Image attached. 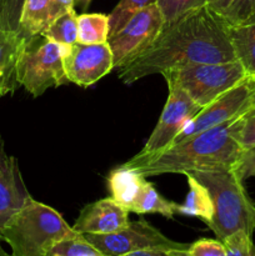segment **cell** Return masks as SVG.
I'll return each instance as SVG.
<instances>
[{"label":"cell","mask_w":255,"mask_h":256,"mask_svg":"<svg viewBox=\"0 0 255 256\" xmlns=\"http://www.w3.org/2000/svg\"><path fill=\"white\" fill-rule=\"evenodd\" d=\"M242 116L198 132L158 154H136L122 165L138 170L145 178L199 170L235 169L244 150L238 142Z\"/></svg>","instance_id":"cell-2"},{"label":"cell","mask_w":255,"mask_h":256,"mask_svg":"<svg viewBox=\"0 0 255 256\" xmlns=\"http://www.w3.org/2000/svg\"><path fill=\"white\" fill-rule=\"evenodd\" d=\"M48 256H105L94 245L90 244L82 234L62 240L54 245Z\"/></svg>","instance_id":"cell-22"},{"label":"cell","mask_w":255,"mask_h":256,"mask_svg":"<svg viewBox=\"0 0 255 256\" xmlns=\"http://www.w3.org/2000/svg\"><path fill=\"white\" fill-rule=\"evenodd\" d=\"M70 8H74V0H50V22Z\"/></svg>","instance_id":"cell-32"},{"label":"cell","mask_w":255,"mask_h":256,"mask_svg":"<svg viewBox=\"0 0 255 256\" xmlns=\"http://www.w3.org/2000/svg\"><path fill=\"white\" fill-rule=\"evenodd\" d=\"M189 174L209 190L214 215L206 225L216 239L224 242L238 232L252 236L255 232V202L248 195L242 184L244 180L236 170H199Z\"/></svg>","instance_id":"cell-3"},{"label":"cell","mask_w":255,"mask_h":256,"mask_svg":"<svg viewBox=\"0 0 255 256\" xmlns=\"http://www.w3.org/2000/svg\"><path fill=\"white\" fill-rule=\"evenodd\" d=\"M222 242L226 248V256H255V245L246 232H235Z\"/></svg>","instance_id":"cell-26"},{"label":"cell","mask_w":255,"mask_h":256,"mask_svg":"<svg viewBox=\"0 0 255 256\" xmlns=\"http://www.w3.org/2000/svg\"><path fill=\"white\" fill-rule=\"evenodd\" d=\"M0 256H10L9 254H8L6 252H5L4 249H2V240H0Z\"/></svg>","instance_id":"cell-35"},{"label":"cell","mask_w":255,"mask_h":256,"mask_svg":"<svg viewBox=\"0 0 255 256\" xmlns=\"http://www.w3.org/2000/svg\"><path fill=\"white\" fill-rule=\"evenodd\" d=\"M169 95L156 126L139 155H154L170 148L188 122L202 109L184 90L168 85Z\"/></svg>","instance_id":"cell-10"},{"label":"cell","mask_w":255,"mask_h":256,"mask_svg":"<svg viewBox=\"0 0 255 256\" xmlns=\"http://www.w3.org/2000/svg\"><path fill=\"white\" fill-rule=\"evenodd\" d=\"M235 60L229 24L205 2L178 19L165 22L156 38L119 68L118 76L125 84H132L172 68Z\"/></svg>","instance_id":"cell-1"},{"label":"cell","mask_w":255,"mask_h":256,"mask_svg":"<svg viewBox=\"0 0 255 256\" xmlns=\"http://www.w3.org/2000/svg\"><path fill=\"white\" fill-rule=\"evenodd\" d=\"M109 35V15L100 12H84L78 16V42L82 44L106 42Z\"/></svg>","instance_id":"cell-20"},{"label":"cell","mask_w":255,"mask_h":256,"mask_svg":"<svg viewBox=\"0 0 255 256\" xmlns=\"http://www.w3.org/2000/svg\"><path fill=\"white\" fill-rule=\"evenodd\" d=\"M238 142L244 150L255 146V104L242 114L238 130Z\"/></svg>","instance_id":"cell-28"},{"label":"cell","mask_w":255,"mask_h":256,"mask_svg":"<svg viewBox=\"0 0 255 256\" xmlns=\"http://www.w3.org/2000/svg\"><path fill=\"white\" fill-rule=\"evenodd\" d=\"M222 18L229 25H239L255 19V0H234Z\"/></svg>","instance_id":"cell-25"},{"label":"cell","mask_w":255,"mask_h":256,"mask_svg":"<svg viewBox=\"0 0 255 256\" xmlns=\"http://www.w3.org/2000/svg\"><path fill=\"white\" fill-rule=\"evenodd\" d=\"M165 19L156 2L142 8L132 14L130 19L108 39L114 68L119 69L156 38Z\"/></svg>","instance_id":"cell-8"},{"label":"cell","mask_w":255,"mask_h":256,"mask_svg":"<svg viewBox=\"0 0 255 256\" xmlns=\"http://www.w3.org/2000/svg\"><path fill=\"white\" fill-rule=\"evenodd\" d=\"M206 0H156L165 22H172L190 10L205 4Z\"/></svg>","instance_id":"cell-24"},{"label":"cell","mask_w":255,"mask_h":256,"mask_svg":"<svg viewBox=\"0 0 255 256\" xmlns=\"http://www.w3.org/2000/svg\"><path fill=\"white\" fill-rule=\"evenodd\" d=\"M78 234L56 210L30 198L6 222L0 240L12 256H48L54 245Z\"/></svg>","instance_id":"cell-4"},{"label":"cell","mask_w":255,"mask_h":256,"mask_svg":"<svg viewBox=\"0 0 255 256\" xmlns=\"http://www.w3.org/2000/svg\"><path fill=\"white\" fill-rule=\"evenodd\" d=\"M184 175L188 179L189 192L185 198V202L179 204V214L198 218L208 224L214 215V205L209 190L192 174L188 172Z\"/></svg>","instance_id":"cell-17"},{"label":"cell","mask_w":255,"mask_h":256,"mask_svg":"<svg viewBox=\"0 0 255 256\" xmlns=\"http://www.w3.org/2000/svg\"><path fill=\"white\" fill-rule=\"evenodd\" d=\"M235 170L242 180L248 178H255V146L242 150Z\"/></svg>","instance_id":"cell-30"},{"label":"cell","mask_w":255,"mask_h":256,"mask_svg":"<svg viewBox=\"0 0 255 256\" xmlns=\"http://www.w3.org/2000/svg\"><path fill=\"white\" fill-rule=\"evenodd\" d=\"M154 2H156V0H120L114 10L109 14L110 35L115 34L130 19L132 14Z\"/></svg>","instance_id":"cell-23"},{"label":"cell","mask_w":255,"mask_h":256,"mask_svg":"<svg viewBox=\"0 0 255 256\" xmlns=\"http://www.w3.org/2000/svg\"><path fill=\"white\" fill-rule=\"evenodd\" d=\"M234 2V0H206V5L210 8V9L212 10V12H215L216 14L219 15H224L225 12L228 10V8L232 5V2Z\"/></svg>","instance_id":"cell-33"},{"label":"cell","mask_w":255,"mask_h":256,"mask_svg":"<svg viewBox=\"0 0 255 256\" xmlns=\"http://www.w3.org/2000/svg\"><path fill=\"white\" fill-rule=\"evenodd\" d=\"M160 74L168 85L184 90L199 106L205 108L249 76L238 60L229 62H200L172 68Z\"/></svg>","instance_id":"cell-5"},{"label":"cell","mask_w":255,"mask_h":256,"mask_svg":"<svg viewBox=\"0 0 255 256\" xmlns=\"http://www.w3.org/2000/svg\"><path fill=\"white\" fill-rule=\"evenodd\" d=\"M145 180L146 179L144 175L140 174L138 170L125 165H119L110 172L108 176V186L112 199L130 210V206Z\"/></svg>","instance_id":"cell-15"},{"label":"cell","mask_w":255,"mask_h":256,"mask_svg":"<svg viewBox=\"0 0 255 256\" xmlns=\"http://www.w3.org/2000/svg\"><path fill=\"white\" fill-rule=\"evenodd\" d=\"M84 238L105 256H122L152 248H189L162 235L146 220L130 222L128 226L112 234H84Z\"/></svg>","instance_id":"cell-9"},{"label":"cell","mask_w":255,"mask_h":256,"mask_svg":"<svg viewBox=\"0 0 255 256\" xmlns=\"http://www.w3.org/2000/svg\"><path fill=\"white\" fill-rule=\"evenodd\" d=\"M255 104V76H246L235 86L202 108L176 136L172 145L200 132L240 116Z\"/></svg>","instance_id":"cell-7"},{"label":"cell","mask_w":255,"mask_h":256,"mask_svg":"<svg viewBox=\"0 0 255 256\" xmlns=\"http://www.w3.org/2000/svg\"><path fill=\"white\" fill-rule=\"evenodd\" d=\"M50 22V0H24L18 32L25 38L40 34Z\"/></svg>","instance_id":"cell-19"},{"label":"cell","mask_w":255,"mask_h":256,"mask_svg":"<svg viewBox=\"0 0 255 256\" xmlns=\"http://www.w3.org/2000/svg\"><path fill=\"white\" fill-rule=\"evenodd\" d=\"M122 256H190L189 248H152Z\"/></svg>","instance_id":"cell-31"},{"label":"cell","mask_w":255,"mask_h":256,"mask_svg":"<svg viewBox=\"0 0 255 256\" xmlns=\"http://www.w3.org/2000/svg\"><path fill=\"white\" fill-rule=\"evenodd\" d=\"M190 256H226V248L219 239H199L189 245Z\"/></svg>","instance_id":"cell-29"},{"label":"cell","mask_w":255,"mask_h":256,"mask_svg":"<svg viewBox=\"0 0 255 256\" xmlns=\"http://www.w3.org/2000/svg\"><path fill=\"white\" fill-rule=\"evenodd\" d=\"M229 38L235 56L250 76H255V19L229 25Z\"/></svg>","instance_id":"cell-16"},{"label":"cell","mask_w":255,"mask_h":256,"mask_svg":"<svg viewBox=\"0 0 255 256\" xmlns=\"http://www.w3.org/2000/svg\"><path fill=\"white\" fill-rule=\"evenodd\" d=\"M90 2H92V0H74V4L80 5L82 9H85V8L89 6Z\"/></svg>","instance_id":"cell-34"},{"label":"cell","mask_w":255,"mask_h":256,"mask_svg":"<svg viewBox=\"0 0 255 256\" xmlns=\"http://www.w3.org/2000/svg\"><path fill=\"white\" fill-rule=\"evenodd\" d=\"M129 210L112 196L85 205L72 229L79 234H112L130 222Z\"/></svg>","instance_id":"cell-13"},{"label":"cell","mask_w":255,"mask_h":256,"mask_svg":"<svg viewBox=\"0 0 255 256\" xmlns=\"http://www.w3.org/2000/svg\"><path fill=\"white\" fill-rule=\"evenodd\" d=\"M40 34L50 42L62 45H72L78 42V15L74 8L60 14L48 24Z\"/></svg>","instance_id":"cell-21"},{"label":"cell","mask_w":255,"mask_h":256,"mask_svg":"<svg viewBox=\"0 0 255 256\" xmlns=\"http://www.w3.org/2000/svg\"><path fill=\"white\" fill-rule=\"evenodd\" d=\"M69 46L50 42L42 34L28 39L16 68L20 86L38 98L50 88L69 82L64 69V56Z\"/></svg>","instance_id":"cell-6"},{"label":"cell","mask_w":255,"mask_h":256,"mask_svg":"<svg viewBox=\"0 0 255 256\" xmlns=\"http://www.w3.org/2000/svg\"><path fill=\"white\" fill-rule=\"evenodd\" d=\"M129 212L135 214H160L166 219H172L175 214H179V204L162 198L154 184L145 180Z\"/></svg>","instance_id":"cell-18"},{"label":"cell","mask_w":255,"mask_h":256,"mask_svg":"<svg viewBox=\"0 0 255 256\" xmlns=\"http://www.w3.org/2000/svg\"><path fill=\"white\" fill-rule=\"evenodd\" d=\"M64 69L69 82L88 88L99 82L114 69V58L109 44H82L76 42L68 48Z\"/></svg>","instance_id":"cell-11"},{"label":"cell","mask_w":255,"mask_h":256,"mask_svg":"<svg viewBox=\"0 0 255 256\" xmlns=\"http://www.w3.org/2000/svg\"><path fill=\"white\" fill-rule=\"evenodd\" d=\"M26 40L18 30L0 28V98L12 94L20 86L16 68Z\"/></svg>","instance_id":"cell-14"},{"label":"cell","mask_w":255,"mask_h":256,"mask_svg":"<svg viewBox=\"0 0 255 256\" xmlns=\"http://www.w3.org/2000/svg\"><path fill=\"white\" fill-rule=\"evenodd\" d=\"M30 198L18 160L8 154L4 140L0 136V236L6 222Z\"/></svg>","instance_id":"cell-12"},{"label":"cell","mask_w":255,"mask_h":256,"mask_svg":"<svg viewBox=\"0 0 255 256\" xmlns=\"http://www.w3.org/2000/svg\"><path fill=\"white\" fill-rule=\"evenodd\" d=\"M24 0H0V28L18 30Z\"/></svg>","instance_id":"cell-27"}]
</instances>
